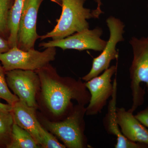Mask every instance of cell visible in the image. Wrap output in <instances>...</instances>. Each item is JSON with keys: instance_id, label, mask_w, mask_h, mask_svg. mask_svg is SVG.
Segmentation results:
<instances>
[{"instance_id": "1", "label": "cell", "mask_w": 148, "mask_h": 148, "mask_svg": "<svg viewBox=\"0 0 148 148\" xmlns=\"http://www.w3.org/2000/svg\"><path fill=\"white\" fill-rule=\"evenodd\" d=\"M36 72L40 81L37 103L48 119H64L73 108L72 101L84 106L89 103L90 92L81 79L61 77L50 64Z\"/></svg>"}, {"instance_id": "2", "label": "cell", "mask_w": 148, "mask_h": 148, "mask_svg": "<svg viewBox=\"0 0 148 148\" xmlns=\"http://www.w3.org/2000/svg\"><path fill=\"white\" fill-rule=\"evenodd\" d=\"M86 108L77 104L65 118L52 121L44 116L37 114L38 119L46 129L55 135L68 148L90 147L85 135Z\"/></svg>"}, {"instance_id": "3", "label": "cell", "mask_w": 148, "mask_h": 148, "mask_svg": "<svg viewBox=\"0 0 148 148\" xmlns=\"http://www.w3.org/2000/svg\"><path fill=\"white\" fill-rule=\"evenodd\" d=\"M86 0H62V12L53 30L40 36L41 40L51 38L61 39L83 30L89 29L87 20L98 18L95 9L84 7Z\"/></svg>"}, {"instance_id": "4", "label": "cell", "mask_w": 148, "mask_h": 148, "mask_svg": "<svg viewBox=\"0 0 148 148\" xmlns=\"http://www.w3.org/2000/svg\"><path fill=\"white\" fill-rule=\"evenodd\" d=\"M132 46L133 58L130 68L132 105L129 109L132 112L145 101V90L140 84L145 83L148 92V38L133 37L129 41Z\"/></svg>"}, {"instance_id": "5", "label": "cell", "mask_w": 148, "mask_h": 148, "mask_svg": "<svg viewBox=\"0 0 148 148\" xmlns=\"http://www.w3.org/2000/svg\"><path fill=\"white\" fill-rule=\"evenodd\" d=\"M56 54L54 47L47 48L41 52L34 49L22 50L15 46L1 53L0 61L5 72L16 69L36 71L54 61Z\"/></svg>"}, {"instance_id": "6", "label": "cell", "mask_w": 148, "mask_h": 148, "mask_svg": "<svg viewBox=\"0 0 148 148\" xmlns=\"http://www.w3.org/2000/svg\"><path fill=\"white\" fill-rule=\"evenodd\" d=\"M106 21L110 31L108 40L101 54L93 58L90 71L82 78L85 82L101 75L110 67L111 61L118 58L116 45L118 43L124 41L125 26L119 18L113 16H109Z\"/></svg>"}, {"instance_id": "7", "label": "cell", "mask_w": 148, "mask_h": 148, "mask_svg": "<svg viewBox=\"0 0 148 148\" xmlns=\"http://www.w3.org/2000/svg\"><path fill=\"white\" fill-rule=\"evenodd\" d=\"M9 88L19 100L29 106L38 108L37 96L40 88V81L36 71L16 69L6 72Z\"/></svg>"}, {"instance_id": "8", "label": "cell", "mask_w": 148, "mask_h": 148, "mask_svg": "<svg viewBox=\"0 0 148 148\" xmlns=\"http://www.w3.org/2000/svg\"><path fill=\"white\" fill-rule=\"evenodd\" d=\"M103 34L102 28L96 27L92 29H88L77 32L61 39L41 43L39 46L45 49L58 47L63 50L72 49L82 51L90 49L102 52L107 42L101 38Z\"/></svg>"}, {"instance_id": "9", "label": "cell", "mask_w": 148, "mask_h": 148, "mask_svg": "<svg viewBox=\"0 0 148 148\" xmlns=\"http://www.w3.org/2000/svg\"><path fill=\"white\" fill-rule=\"evenodd\" d=\"M117 70L116 65L111 66L103 73L84 83L90 95V101L86 108V115L94 116L102 112L112 94L113 84L111 79Z\"/></svg>"}, {"instance_id": "10", "label": "cell", "mask_w": 148, "mask_h": 148, "mask_svg": "<svg viewBox=\"0 0 148 148\" xmlns=\"http://www.w3.org/2000/svg\"><path fill=\"white\" fill-rule=\"evenodd\" d=\"M43 0H25L18 25L17 47L22 50L33 49L40 36L37 33V16Z\"/></svg>"}, {"instance_id": "11", "label": "cell", "mask_w": 148, "mask_h": 148, "mask_svg": "<svg viewBox=\"0 0 148 148\" xmlns=\"http://www.w3.org/2000/svg\"><path fill=\"white\" fill-rule=\"evenodd\" d=\"M113 90L108 106V112L103 119V124L107 133L116 137L115 148H148L145 144L132 142L123 135L117 121L116 101L117 82L116 78L113 82Z\"/></svg>"}, {"instance_id": "12", "label": "cell", "mask_w": 148, "mask_h": 148, "mask_svg": "<svg viewBox=\"0 0 148 148\" xmlns=\"http://www.w3.org/2000/svg\"><path fill=\"white\" fill-rule=\"evenodd\" d=\"M117 121L123 135L132 142L148 146V129L133 113L124 108H117Z\"/></svg>"}, {"instance_id": "13", "label": "cell", "mask_w": 148, "mask_h": 148, "mask_svg": "<svg viewBox=\"0 0 148 148\" xmlns=\"http://www.w3.org/2000/svg\"><path fill=\"white\" fill-rule=\"evenodd\" d=\"M37 109L29 107L19 100L12 106L11 113L14 123L30 133L40 148L41 140L38 129L39 121L37 117Z\"/></svg>"}, {"instance_id": "14", "label": "cell", "mask_w": 148, "mask_h": 148, "mask_svg": "<svg viewBox=\"0 0 148 148\" xmlns=\"http://www.w3.org/2000/svg\"><path fill=\"white\" fill-rule=\"evenodd\" d=\"M25 0H14L13 5L9 11L8 25V40L10 48L17 45L18 25Z\"/></svg>"}, {"instance_id": "15", "label": "cell", "mask_w": 148, "mask_h": 148, "mask_svg": "<svg viewBox=\"0 0 148 148\" xmlns=\"http://www.w3.org/2000/svg\"><path fill=\"white\" fill-rule=\"evenodd\" d=\"M7 148H38L40 147L28 131L14 123L10 141Z\"/></svg>"}, {"instance_id": "16", "label": "cell", "mask_w": 148, "mask_h": 148, "mask_svg": "<svg viewBox=\"0 0 148 148\" xmlns=\"http://www.w3.org/2000/svg\"><path fill=\"white\" fill-rule=\"evenodd\" d=\"M14 123L11 112L0 111V147L6 148L10 143L11 133Z\"/></svg>"}, {"instance_id": "17", "label": "cell", "mask_w": 148, "mask_h": 148, "mask_svg": "<svg viewBox=\"0 0 148 148\" xmlns=\"http://www.w3.org/2000/svg\"><path fill=\"white\" fill-rule=\"evenodd\" d=\"M38 129L41 140L40 148H65L66 146L58 141V138L46 129L40 123L38 124Z\"/></svg>"}, {"instance_id": "18", "label": "cell", "mask_w": 148, "mask_h": 148, "mask_svg": "<svg viewBox=\"0 0 148 148\" xmlns=\"http://www.w3.org/2000/svg\"><path fill=\"white\" fill-rule=\"evenodd\" d=\"M5 73L2 66L0 64V100L2 99L12 106L19 99L10 90L6 79Z\"/></svg>"}, {"instance_id": "19", "label": "cell", "mask_w": 148, "mask_h": 148, "mask_svg": "<svg viewBox=\"0 0 148 148\" xmlns=\"http://www.w3.org/2000/svg\"><path fill=\"white\" fill-rule=\"evenodd\" d=\"M10 0H0V36L8 32V20Z\"/></svg>"}, {"instance_id": "20", "label": "cell", "mask_w": 148, "mask_h": 148, "mask_svg": "<svg viewBox=\"0 0 148 148\" xmlns=\"http://www.w3.org/2000/svg\"><path fill=\"white\" fill-rule=\"evenodd\" d=\"M135 116L136 118L148 129V107L139 112Z\"/></svg>"}, {"instance_id": "21", "label": "cell", "mask_w": 148, "mask_h": 148, "mask_svg": "<svg viewBox=\"0 0 148 148\" xmlns=\"http://www.w3.org/2000/svg\"><path fill=\"white\" fill-rule=\"evenodd\" d=\"M10 47L8 40H6L0 36V54L8 51Z\"/></svg>"}, {"instance_id": "22", "label": "cell", "mask_w": 148, "mask_h": 148, "mask_svg": "<svg viewBox=\"0 0 148 148\" xmlns=\"http://www.w3.org/2000/svg\"><path fill=\"white\" fill-rule=\"evenodd\" d=\"M12 106L8 104H3L0 102V111L11 112Z\"/></svg>"}, {"instance_id": "23", "label": "cell", "mask_w": 148, "mask_h": 148, "mask_svg": "<svg viewBox=\"0 0 148 148\" xmlns=\"http://www.w3.org/2000/svg\"><path fill=\"white\" fill-rule=\"evenodd\" d=\"M95 2L97 3V8L95 9V11L96 12L98 15H101L103 13V11L101 10V7L103 5L102 2V0H94Z\"/></svg>"}, {"instance_id": "24", "label": "cell", "mask_w": 148, "mask_h": 148, "mask_svg": "<svg viewBox=\"0 0 148 148\" xmlns=\"http://www.w3.org/2000/svg\"><path fill=\"white\" fill-rule=\"evenodd\" d=\"M51 1L53 2L58 4L60 5H61V4H62V0H51Z\"/></svg>"}, {"instance_id": "25", "label": "cell", "mask_w": 148, "mask_h": 148, "mask_svg": "<svg viewBox=\"0 0 148 148\" xmlns=\"http://www.w3.org/2000/svg\"><path fill=\"white\" fill-rule=\"evenodd\" d=\"M147 38H148V37H147Z\"/></svg>"}, {"instance_id": "26", "label": "cell", "mask_w": 148, "mask_h": 148, "mask_svg": "<svg viewBox=\"0 0 148 148\" xmlns=\"http://www.w3.org/2000/svg\"><path fill=\"white\" fill-rule=\"evenodd\" d=\"M0 148H1V147H0Z\"/></svg>"}]
</instances>
